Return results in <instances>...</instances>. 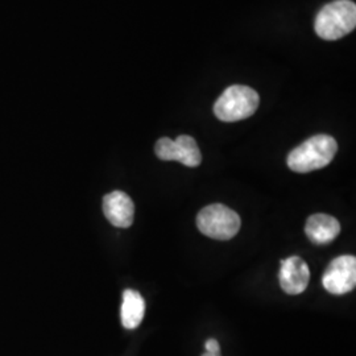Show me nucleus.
<instances>
[{
	"label": "nucleus",
	"mask_w": 356,
	"mask_h": 356,
	"mask_svg": "<svg viewBox=\"0 0 356 356\" xmlns=\"http://www.w3.org/2000/svg\"><path fill=\"white\" fill-rule=\"evenodd\" d=\"M103 213L115 227L127 229L134 223L135 204L124 191H115L103 198Z\"/></svg>",
	"instance_id": "8"
},
{
	"label": "nucleus",
	"mask_w": 356,
	"mask_h": 356,
	"mask_svg": "<svg viewBox=\"0 0 356 356\" xmlns=\"http://www.w3.org/2000/svg\"><path fill=\"white\" fill-rule=\"evenodd\" d=\"M323 288L334 296H342L355 289L356 257L343 254L334 259L322 277Z\"/></svg>",
	"instance_id": "6"
},
{
	"label": "nucleus",
	"mask_w": 356,
	"mask_h": 356,
	"mask_svg": "<svg viewBox=\"0 0 356 356\" xmlns=\"http://www.w3.org/2000/svg\"><path fill=\"white\" fill-rule=\"evenodd\" d=\"M145 301L136 291L127 289L123 293V304L120 309V318L123 326L128 330L136 329L144 318Z\"/></svg>",
	"instance_id": "10"
},
{
	"label": "nucleus",
	"mask_w": 356,
	"mask_h": 356,
	"mask_svg": "<svg viewBox=\"0 0 356 356\" xmlns=\"http://www.w3.org/2000/svg\"><path fill=\"white\" fill-rule=\"evenodd\" d=\"M202 356H219V355H214V354H209V353H204V355Z\"/></svg>",
	"instance_id": "12"
},
{
	"label": "nucleus",
	"mask_w": 356,
	"mask_h": 356,
	"mask_svg": "<svg viewBox=\"0 0 356 356\" xmlns=\"http://www.w3.org/2000/svg\"><path fill=\"white\" fill-rule=\"evenodd\" d=\"M306 236L314 244H329L341 234L338 219L327 214H314L306 220Z\"/></svg>",
	"instance_id": "9"
},
{
	"label": "nucleus",
	"mask_w": 356,
	"mask_h": 356,
	"mask_svg": "<svg viewBox=\"0 0 356 356\" xmlns=\"http://www.w3.org/2000/svg\"><path fill=\"white\" fill-rule=\"evenodd\" d=\"M338 151V144L329 135H316L289 153L286 164L297 173H309L329 165Z\"/></svg>",
	"instance_id": "1"
},
{
	"label": "nucleus",
	"mask_w": 356,
	"mask_h": 356,
	"mask_svg": "<svg viewBox=\"0 0 356 356\" xmlns=\"http://www.w3.org/2000/svg\"><path fill=\"white\" fill-rule=\"evenodd\" d=\"M154 152L163 161H178L189 168H195L202 163L198 144L189 135H181L176 140L161 138L154 145Z\"/></svg>",
	"instance_id": "5"
},
{
	"label": "nucleus",
	"mask_w": 356,
	"mask_h": 356,
	"mask_svg": "<svg viewBox=\"0 0 356 356\" xmlns=\"http://www.w3.org/2000/svg\"><path fill=\"white\" fill-rule=\"evenodd\" d=\"M279 280L284 292L292 296L301 294L305 292L310 281L309 266L300 256H291L281 260Z\"/></svg>",
	"instance_id": "7"
},
{
	"label": "nucleus",
	"mask_w": 356,
	"mask_h": 356,
	"mask_svg": "<svg viewBox=\"0 0 356 356\" xmlns=\"http://www.w3.org/2000/svg\"><path fill=\"white\" fill-rule=\"evenodd\" d=\"M356 26V4L351 0H334L319 11L314 29L319 38L335 41L351 33Z\"/></svg>",
	"instance_id": "2"
},
{
	"label": "nucleus",
	"mask_w": 356,
	"mask_h": 356,
	"mask_svg": "<svg viewBox=\"0 0 356 356\" xmlns=\"http://www.w3.org/2000/svg\"><path fill=\"white\" fill-rule=\"evenodd\" d=\"M259 94L243 85H234L223 91L214 104V114L222 122H239L256 113L259 107Z\"/></svg>",
	"instance_id": "3"
},
{
	"label": "nucleus",
	"mask_w": 356,
	"mask_h": 356,
	"mask_svg": "<svg viewBox=\"0 0 356 356\" xmlns=\"http://www.w3.org/2000/svg\"><path fill=\"white\" fill-rule=\"evenodd\" d=\"M204 348H206V353H209V354H214V355L220 354V346L216 339H209L204 343Z\"/></svg>",
	"instance_id": "11"
},
{
	"label": "nucleus",
	"mask_w": 356,
	"mask_h": 356,
	"mask_svg": "<svg viewBox=\"0 0 356 356\" xmlns=\"http://www.w3.org/2000/svg\"><path fill=\"white\" fill-rule=\"evenodd\" d=\"M241 225V216L225 204H210L197 216L198 229L216 241L232 239L239 232Z\"/></svg>",
	"instance_id": "4"
}]
</instances>
